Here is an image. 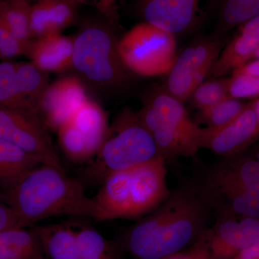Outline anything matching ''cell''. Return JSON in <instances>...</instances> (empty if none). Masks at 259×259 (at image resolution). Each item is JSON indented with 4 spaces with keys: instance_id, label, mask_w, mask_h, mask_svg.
<instances>
[{
    "instance_id": "484cf974",
    "label": "cell",
    "mask_w": 259,
    "mask_h": 259,
    "mask_svg": "<svg viewBox=\"0 0 259 259\" xmlns=\"http://www.w3.org/2000/svg\"><path fill=\"white\" fill-rule=\"evenodd\" d=\"M0 108L23 110L37 115L35 105L19 91L16 63H0Z\"/></svg>"
},
{
    "instance_id": "9a60e30c",
    "label": "cell",
    "mask_w": 259,
    "mask_h": 259,
    "mask_svg": "<svg viewBox=\"0 0 259 259\" xmlns=\"http://www.w3.org/2000/svg\"><path fill=\"white\" fill-rule=\"evenodd\" d=\"M259 129L253 102L227 125L216 129L200 127L199 148H207L223 158L236 156L258 137Z\"/></svg>"
},
{
    "instance_id": "7402d4cb",
    "label": "cell",
    "mask_w": 259,
    "mask_h": 259,
    "mask_svg": "<svg viewBox=\"0 0 259 259\" xmlns=\"http://www.w3.org/2000/svg\"><path fill=\"white\" fill-rule=\"evenodd\" d=\"M259 16V0H219L214 34L225 37L232 29Z\"/></svg>"
},
{
    "instance_id": "8fae6325",
    "label": "cell",
    "mask_w": 259,
    "mask_h": 259,
    "mask_svg": "<svg viewBox=\"0 0 259 259\" xmlns=\"http://www.w3.org/2000/svg\"><path fill=\"white\" fill-rule=\"evenodd\" d=\"M218 0H143L141 11L146 23L172 35L195 28Z\"/></svg>"
},
{
    "instance_id": "f35d334b",
    "label": "cell",
    "mask_w": 259,
    "mask_h": 259,
    "mask_svg": "<svg viewBox=\"0 0 259 259\" xmlns=\"http://www.w3.org/2000/svg\"><path fill=\"white\" fill-rule=\"evenodd\" d=\"M4 202V201L3 200V199L1 198V197H0V204H2Z\"/></svg>"
},
{
    "instance_id": "44dd1931",
    "label": "cell",
    "mask_w": 259,
    "mask_h": 259,
    "mask_svg": "<svg viewBox=\"0 0 259 259\" xmlns=\"http://www.w3.org/2000/svg\"><path fill=\"white\" fill-rule=\"evenodd\" d=\"M44 254L33 227L0 232V259H44Z\"/></svg>"
},
{
    "instance_id": "7c38bea8",
    "label": "cell",
    "mask_w": 259,
    "mask_h": 259,
    "mask_svg": "<svg viewBox=\"0 0 259 259\" xmlns=\"http://www.w3.org/2000/svg\"><path fill=\"white\" fill-rule=\"evenodd\" d=\"M214 224L204 238L212 259H231L259 241V218L214 213Z\"/></svg>"
},
{
    "instance_id": "5bb4252c",
    "label": "cell",
    "mask_w": 259,
    "mask_h": 259,
    "mask_svg": "<svg viewBox=\"0 0 259 259\" xmlns=\"http://www.w3.org/2000/svg\"><path fill=\"white\" fill-rule=\"evenodd\" d=\"M88 100L82 81L66 76L49 85L37 100V116L47 128L57 131Z\"/></svg>"
},
{
    "instance_id": "277c9868",
    "label": "cell",
    "mask_w": 259,
    "mask_h": 259,
    "mask_svg": "<svg viewBox=\"0 0 259 259\" xmlns=\"http://www.w3.org/2000/svg\"><path fill=\"white\" fill-rule=\"evenodd\" d=\"M73 40L71 69L83 84L100 93L127 86L130 71L121 59L118 40L107 25L100 22L85 24Z\"/></svg>"
},
{
    "instance_id": "83f0119b",
    "label": "cell",
    "mask_w": 259,
    "mask_h": 259,
    "mask_svg": "<svg viewBox=\"0 0 259 259\" xmlns=\"http://www.w3.org/2000/svg\"><path fill=\"white\" fill-rule=\"evenodd\" d=\"M236 99H227L207 110L199 111L197 117V125L203 124L206 128L216 129L231 122L236 118L246 107Z\"/></svg>"
},
{
    "instance_id": "4fadbf2b",
    "label": "cell",
    "mask_w": 259,
    "mask_h": 259,
    "mask_svg": "<svg viewBox=\"0 0 259 259\" xmlns=\"http://www.w3.org/2000/svg\"><path fill=\"white\" fill-rule=\"evenodd\" d=\"M196 185L214 213L259 218V200L239 182L212 167Z\"/></svg>"
},
{
    "instance_id": "9c48e42d",
    "label": "cell",
    "mask_w": 259,
    "mask_h": 259,
    "mask_svg": "<svg viewBox=\"0 0 259 259\" xmlns=\"http://www.w3.org/2000/svg\"><path fill=\"white\" fill-rule=\"evenodd\" d=\"M224 37L213 33L186 48L168 73L164 87L167 93L181 102L188 99L209 75L225 47Z\"/></svg>"
},
{
    "instance_id": "ac0fdd59",
    "label": "cell",
    "mask_w": 259,
    "mask_h": 259,
    "mask_svg": "<svg viewBox=\"0 0 259 259\" xmlns=\"http://www.w3.org/2000/svg\"><path fill=\"white\" fill-rule=\"evenodd\" d=\"M74 40L61 34L32 40L27 55L45 72H64L71 69Z\"/></svg>"
},
{
    "instance_id": "2e32d148",
    "label": "cell",
    "mask_w": 259,
    "mask_h": 259,
    "mask_svg": "<svg viewBox=\"0 0 259 259\" xmlns=\"http://www.w3.org/2000/svg\"><path fill=\"white\" fill-rule=\"evenodd\" d=\"M238 33L223 48L209 76L222 78L251 60L259 47V16L240 25Z\"/></svg>"
},
{
    "instance_id": "ab89813d",
    "label": "cell",
    "mask_w": 259,
    "mask_h": 259,
    "mask_svg": "<svg viewBox=\"0 0 259 259\" xmlns=\"http://www.w3.org/2000/svg\"><path fill=\"white\" fill-rule=\"evenodd\" d=\"M25 1H28V0H25Z\"/></svg>"
},
{
    "instance_id": "ffe728a7",
    "label": "cell",
    "mask_w": 259,
    "mask_h": 259,
    "mask_svg": "<svg viewBox=\"0 0 259 259\" xmlns=\"http://www.w3.org/2000/svg\"><path fill=\"white\" fill-rule=\"evenodd\" d=\"M42 163L13 143L0 138V190L13 187Z\"/></svg>"
},
{
    "instance_id": "8992f818",
    "label": "cell",
    "mask_w": 259,
    "mask_h": 259,
    "mask_svg": "<svg viewBox=\"0 0 259 259\" xmlns=\"http://www.w3.org/2000/svg\"><path fill=\"white\" fill-rule=\"evenodd\" d=\"M138 115L165 159L190 157L200 148V126L190 118L182 102L164 88L156 89L146 97Z\"/></svg>"
},
{
    "instance_id": "3957f363",
    "label": "cell",
    "mask_w": 259,
    "mask_h": 259,
    "mask_svg": "<svg viewBox=\"0 0 259 259\" xmlns=\"http://www.w3.org/2000/svg\"><path fill=\"white\" fill-rule=\"evenodd\" d=\"M164 158H153L107 177L93 197L100 221L144 217L169 196Z\"/></svg>"
},
{
    "instance_id": "ba28073f",
    "label": "cell",
    "mask_w": 259,
    "mask_h": 259,
    "mask_svg": "<svg viewBox=\"0 0 259 259\" xmlns=\"http://www.w3.org/2000/svg\"><path fill=\"white\" fill-rule=\"evenodd\" d=\"M108 128L103 109L88 99L58 129L61 151L74 163H90L97 156Z\"/></svg>"
},
{
    "instance_id": "7a4b0ae2",
    "label": "cell",
    "mask_w": 259,
    "mask_h": 259,
    "mask_svg": "<svg viewBox=\"0 0 259 259\" xmlns=\"http://www.w3.org/2000/svg\"><path fill=\"white\" fill-rule=\"evenodd\" d=\"M0 197L12 207L26 228L48 218H91L100 221V209L82 184L64 169L41 164L15 185L2 190Z\"/></svg>"
},
{
    "instance_id": "f546056e",
    "label": "cell",
    "mask_w": 259,
    "mask_h": 259,
    "mask_svg": "<svg viewBox=\"0 0 259 259\" xmlns=\"http://www.w3.org/2000/svg\"><path fill=\"white\" fill-rule=\"evenodd\" d=\"M230 99H256L259 97V76L233 74L228 83Z\"/></svg>"
},
{
    "instance_id": "836d02e7",
    "label": "cell",
    "mask_w": 259,
    "mask_h": 259,
    "mask_svg": "<svg viewBox=\"0 0 259 259\" xmlns=\"http://www.w3.org/2000/svg\"><path fill=\"white\" fill-rule=\"evenodd\" d=\"M231 259H259V241L242 250L241 253Z\"/></svg>"
},
{
    "instance_id": "4dcf8cb0",
    "label": "cell",
    "mask_w": 259,
    "mask_h": 259,
    "mask_svg": "<svg viewBox=\"0 0 259 259\" xmlns=\"http://www.w3.org/2000/svg\"><path fill=\"white\" fill-rule=\"evenodd\" d=\"M32 40H23L15 37L0 22V59H8L27 55Z\"/></svg>"
},
{
    "instance_id": "8d00e7d4",
    "label": "cell",
    "mask_w": 259,
    "mask_h": 259,
    "mask_svg": "<svg viewBox=\"0 0 259 259\" xmlns=\"http://www.w3.org/2000/svg\"><path fill=\"white\" fill-rule=\"evenodd\" d=\"M258 59H259V47L258 48V49H257L256 51H255V54H253V57H252V59H253V60Z\"/></svg>"
},
{
    "instance_id": "30bf717a",
    "label": "cell",
    "mask_w": 259,
    "mask_h": 259,
    "mask_svg": "<svg viewBox=\"0 0 259 259\" xmlns=\"http://www.w3.org/2000/svg\"><path fill=\"white\" fill-rule=\"evenodd\" d=\"M0 138L21 148L42 164L64 169L47 127L35 114L0 108Z\"/></svg>"
},
{
    "instance_id": "f1b7e54d",
    "label": "cell",
    "mask_w": 259,
    "mask_h": 259,
    "mask_svg": "<svg viewBox=\"0 0 259 259\" xmlns=\"http://www.w3.org/2000/svg\"><path fill=\"white\" fill-rule=\"evenodd\" d=\"M228 79H214L201 83L195 89L190 97L199 111L207 110L230 99L228 94Z\"/></svg>"
},
{
    "instance_id": "74e56055",
    "label": "cell",
    "mask_w": 259,
    "mask_h": 259,
    "mask_svg": "<svg viewBox=\"0 0 259 259\" xmlns=\"http://www.w3.org/2000/svg\"><path fill=\"white\" fill-rule=\"evenodd\" d=\"M254 158H255V159L258 160V161H259V148L258 150H257L256 153H255Z\"/></svg>"
},
{
    "instance_id": "d590c367",
    "label": "cell",
    "mask_w": 259,
    "mask_h": 259,
    "mask_svg": "<svg viewBox=\"0 0 259 259\" xmlns=\"http://www.w3.org/2000/svg\"><path fill=\"white\" fill-rule=\"evenodd\" d=\"M253 109L256 116L257 122H258V126L259 129V97L255 99L254 101L253 102Z\"/></svg>"
},
{
    "instance_id": "cb8c5ba5",
    "label": "cell",
    "mask_w": 259,
    "mask_h": 259,
    "mask_svg": "<svg viewBox=\"0 0 259 259\" xmlns=\"http://www.w3.org/2000/svg\"><path fill=\"white\" fill-rule=\"evenodd\" d=\"M76 230L79 259H120V245L107 241L97 230L87 226Z\"/></svg>"
},
{
    "instance_id": "6da1fadb",
    "label": "cell",
    "mask_w": 259,
    "mask_h": 259,
    "mask_svg": "<svg viewBox=\"0 0 259 259\" xmlns=\"http://www.w3.org/2000/svg\"><path fill=\"white\" fill-rule=\"evenodd\" d=\"M213 216L197 185H182L129 228L122 244L136 259L166 258L202 239Z\"/></svg>"
},
{
    "instance_id": "4316f807",
    "label": "cell",
    "mask_w": 259,
    "mask_h": 259,
    "mask_svg": "<svg viewBox=\"0 0 259 259\" xmlns=\"http://www.w3.org/2000/svg\"><path fill=\"white\" fill-rule=\"evenodd\" d=\"M16 80L20 93L36 108L37 100L49 85L48 73L32 62H18L16 63Z\"/></svg>"
},
{
    "instance_id": "1f68e13d",
    "label": "cell",
    "mask_w": 259,
    "mask_h": 259,
    "mask_svg": "<svg viewBox=\"0 0 259 259\" xmlns=\"http://www.w3.org/2000/svg\"><path fill=\"white\" fill-rule=\"evenodd\" d=\"M164 259H212L204 237L187 249Z\"/></svg>"
},
{
    "instance_id": "5b68a950",
    "label": "cell",
    "mask_w": 259,
    "mask_h": 259,
    "mask_svg": "<svg viewBox=\"0 0 259 259\" xmlns=\"http://www.w3.org/2000/svg\"><path fill=\"white\" fill-rule=\"evenodd\" d=\"M161 156L151 134L138 112L125 108L109 127L97 156L90 162L85 177L100 185L107 177Z\"/></svg>"
},
{
    "instance_id": "d6a6232c",
    "label": "cell",
    "mask_w": 259,
    "mask_h": 259,
    "mask_svg": "<svg viewBox=\"0 0 259 259\" xmlns=\"http://www.w3.org/2000/svg\"><path fill=\"white\" fill-rule=\"evenodd\" d=\"M233 74H245L259 76V59L243 65L233 71Z\"/></svg>"
},
{
    "instance_id": "d6986e66",
    "label": "cell",
    "mask_w": 259,
    "mask_h": 259,
    "mask_svg": "<svg viewBox=\"0 0 259 259\" xmlns=\"http://www.w3.org/2000/svg\"><path fill=\"white\" fill-rule=\"evenodd\" d=\"M49 259H79L76 228L65 223L32 226Z\"/></svg>"
},
{
    "instance_id": "e575fe53",
    "label": "cell",
    "mask_w": 259,
    "mask_h": 259,
    "mask_svg": "<svg viewBox=\"0 0 259 259\" xmlns=\"http://www.w3.org/2000/svg\"><path fill=\"white\" fill-rule=\"evenodd\" d=\"M77 4L85 3L86 0H73ZM116 0H101V6L102 9L105 10L107 13H111L112 8L115 6Z\"/></svg>"
},
{
    "instance_id": "e0dca14e",
    "label": "cell",
    "mask_w": 259,
    "mask_h": 259,
    "mask_svg": "<svg viewBox=\"0 0 259 259\" xmlns=\"http://www.w3.org/2000/svg\"><path fill=\"white\" fill-rule=\"evenodd\" d=\"M78 5L73 0H37L30 8L32 38L61 34L74 21Z\"/></svg>"
},
{
    "instance_id": "60d3db41",
    "label": "cell",
    "mask_w": 259,
    "mask_h": 259,
    "mask_svg": "<svg viewBox=\"0 0 259 259\" xmlns=\"http://www.w3.org/2000/svg\"><path fill=\"white\" fill-rule=\"evenodd\" d=\"M141 1H143V0H141Z\"/></svg>"
},
{
    "instance_id": "603a6c76",
    "label": "cell",
    "mask_w": 259,
    "mask_h": 259,
    "mask_svg": "<svg viewBox=\"0 0 259 259\" xmlns=\"http://www.w3.org/2000/svg\"><path fill=\"white\" fill-rule=\"evenodd\" d=\"M212 168L234 179L259 200V161L254 157L224 158Z\"/></svg>"
},
{
    "instance_id": "52a82bcc",
    "label": "cell",
    "mask_w": 259,
    "mask_h": 259,
    "mask_svg": "<svg viewBox=\"0 0 259 259\" xmlns=\"http://www.w3.org/2000/svg\"><path fill=\"white\" fill-rule=\"evenodd\" d=\"M176 48L175 35L146 22L135 25L118 40L127 69L146 76L168 74L176 61Z\"/></svg>"
},
{
    "instance_id": "d4e9b609",
    "label": "cell",
    "mask_w": 259,
    "mask_h": 259,
    "mask_svg": "<svg viewBox=\"0 0 259 259\" xmlns=\"http://www.w3.org/2000/svg\"><path fill=\"white\" fill-rule=\"evenodd\" d=\"M30 8L25 0H0V22L13 35L23 40H32Z\"/></svg>"
}]
</instances>
